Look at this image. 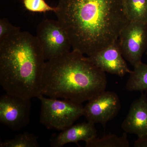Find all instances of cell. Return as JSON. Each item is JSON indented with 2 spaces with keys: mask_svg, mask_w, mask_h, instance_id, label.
I'll return each instance as SVG.
<instances>
[{
  "mask_svg": "<svg viewBox=\"0 0 147 147\" xmlns=\"http://www.w3.org/2000/svg\"><path fill=\"white\" fill-rule=\"evenodd\" d=\"M146 55H147V50H146Z\"/></svg>",
  "mask_w": 147,
  "mask_h": 147,
  "instance_id": "d6986e66",
  "label": "cell"
},
{
  "mask_svg": "<svg viewBox=\"0 0 147 147\" xmlns=\"http://www.w3.org/2000/svg\"><path fill=\"white\" fill-rule=\"evenodd\" d=\"M105 72L72 50L46 62L41 94L82 103L105 91Z\"/></svg>",
  "mask_w": 147,
  "mask_h": 147,
  "instance_id": "3957f363",
  "label": "cell"
},
{
  "mask_svg": "<svg viewBox=\"0 0 147 147\" xmlns=\"http://www.w3.org/2000/svg\"><path fill=\"white\" fill-rule=\"evenodd\" d=\"M127 82L126 89L130 91L147 90V64L142 62L134 67Z\"/></svg>",
  "mask_w": 147,
  "mask_h": 147,
  "instance_id": "4fadbf2b",
  "label": "cell"
},
{
  "mask_svg": "<svg viewBox=\"0 0 147 147\" xmlns=\"http://www.w3.org/2000/svg\"><path fill=\"white\" fill-rule=\"evenodd\" d=\"M123 6L129 22L147 25V0H123Z\"/></svg>",
  "mask_w": 147,
  "mask_h": 147,
  "instance_id": "7c38bea8",
  "label": "cell"
},
{
  "mask_svg": "<svg viewBox=\"0 0 147 147\" xmlns=\"http://www.w3.org/2000/svg\"><path fill=\"white\" fill-rule=\"evenodd\" d=\"M25 8L28 11L37 13L53 11L56 13L57 7L50 6L45 0H23Z\"/></svg>",
  "mask_w": 147,
  "mask_h": 147,
  "instance_id": "2e32d148",
  "label": "cell"
},
{
  "mask_svg": "<svg viewBox=\"0 0 147 147\" xmlns=\"http://www.w3.org/2000/svg\"><path fill=\"white\" fill-rule=\"evenodd\" d=\"M95 124L89 121L71 125L61 131L50 139V145L53 147H62L69 143H76L79 141L85 142L97 137V130Z\"/></svg>",
  "mask_w": 147,
  "mask_h": 147,
  "instance_id": "8fae6325",
  "label": "cell"
},
{
  "mask_svg": "<svg viewBox=\"0 0 147 147\" xmlns=\"http://www.w3.org/2000/svg\"><path fill=\"white\" fill-rule=\"evenodd\" d=\"M20 31V28L13 26L7 18L0 19V42Z\"/></svg>",
  "mask_w": 147,
  "mask_h": 147,
  "instance_id": "e0dca14e",
  "label": "cell"
},
{
  "mask_svg": "<svg viewBox=\"0 0 147 147\" xmlns=\"http://www.w3.org/2000/svg\"><path fill=\"white\" fill-rule=\"evenodd\" d=\"M121 128L127 133L136 134L138 138L147 137V97L142 94L131 103Z\"/></svg>",
  "mask_w": 147,
  "mask_h": 147,
  "instance_id": "30bf717a",
  "label": "cell"
},
{
  "mask_svg": "<svg viewBox=\"0 0 147 147\" xmlns=\"http://www.w3.org/2000/svg\"><path fill=\"white\" fill-rule=\"evenodd\" d=\"M127 133L121 137L114 134L104 135L100 138L97 137L86 142L87 147H129Z\"/></svg>",
  "mask_w": 147,
  "mask_h": 147,
  "instance_id": "5bb4252c",
  "label": "cell"
},
{
  "mask_svg": "<svg viewBox=\"0 0 147 147\" xmlns=\"http://www.w3.org/2000/svg\"><path fill=\"white\" fill-rule=\"evenodd\" d=\"M30 99L6 93L0 98V122L13 131L25 127L30 121Z\"/></svg>",
  "mask_w": 147,
  "mask_h": 147,
  "instance_id": "52a82bcc",
  "label": "cell"
},
{
  "mask_svg": "<svg viewBox=\"0 0 147 147\" xmlns=\"http://www.w3.org/2000/svg\"><path fill=\"white\" fill-rule=\"evenodd\" d=\"M36 36L20 31L0 42V84L6 93L26 99L41 94L46 64Z\"/></svg>",
  "mask_w": 147,
  "mask_h": 147,
  "instance_id": "7a4b0ae2",
  "label": "cell"
},
{
  "mask_svg": "<svg viewBox=\"0 0 147 147\" xmlns=\"http://www.w3.org/2000/svg\"><path fill=\"white\" fill-rule=\"evenodd\" d=\"M135 147H147V137L138 138L134 143Z\"/></svg>",
  "mask_w": 147,
  "mask_h": 147,
  "instance_id": "ac0fdd59",
  "label": "cell"
},
{
  "mask_svg": "<svg viewBox=\"0 0 147 147\" xmlns=\"http://www.w3.org/2000/svg\"><path fill=\"white\" fill-rule=\"evenodd\" d=\"M120 109L118 95L105 90L88 101L84 106V116L88 121L105 125L117 115Z\"/></svg>",
  "mask_w": 147,
  "mask_h": 147,
  "instance_id": "ba28073f",
  "label": "cell"
},
{
  "mask_svg": "<svg viewBox=\"0 0 147 147\" xmlns=\"http://www.w3.org/2000/svg\"><path fill=\"white\" fill-rule=\"evenodd\" d=\"M38 137L29 132H24L16 135L12 139L0 143L1 147H38Z\"/></svg>",
  "mask_w": 147,
  "mask_h": 147,
  "instance_id": "9a60e30c",
  "label": "cell"
},
{
  "mask_svg": "<svg viewBox=\"0 0 147 147\" xmlns=\"http://www.w3.org/2000/svg\"><path fill=\"white\" fill-rule=\"evenodd\" d=\"M36 36L46 61L69 53L72 48L68 34L58 20H42L37 28Z\"/></svg>",
  "mask_w": 147,
  "mask_h": 147,
  "instance_id": "5b68a950",
  "label": "cell"
},
{
  "mask_svg": "<svg viewBox=\"0 0 147 147\" xmlns=\"http://www.w3.org/2000/svg\"><path fill=\"white\" fill-rule=\"evenodd\" d=\"M88 57L105 72L122 77L131 71L125 60L118 40Z\"/></svg>",
  "mask_w": 147,
  "mask_h": 147,
  "instance_id": "9c48e42d",
  "label": "cell"
},
{
  "mask_svg": "<svg viewBox=\"0 0 147 147\" xmlns=\"http://www.w3.org/2000/svg\"><path fill=\"white\" fill-rule=\"evenodd\" d=\"M37 98L41 103L40 122L48 129L62 131L84 116V107L82 103L47 98L42 94Z\"/></svg>",
  "mask_w": 147,
  "mask_h": 147,
  "instance_id": "277c9868",
  "label": "cell"
},
{
  "mask_svg": "<svg viewBox=\"0 0 147 147\" xmlns=\"http://www.w3.org/2000/svg\"><path fill=\"white\" fill-rule=\"evenodd\" d=\"M118 42L124 59L133 67L137 65L147 50V25L129 22L122 30Z\"/></svg>",
  "mask_w": 147,
  "mask_h": 147,
  "instance_id": "8992f818",
  "label": "cell"
},
{
  "mask_svg": "<svg viewBox=\"0 0 147 147\" xmlns=\"http://www.w3.org/2000/svg\"><path fill=\"white\" fill-rule=\"evenodd\" d=\"M57 7L72 50L88 56L117 41L129 22L123 0H59Z\"/></svg>",
  "mask_w": 147,
  "mask_h": 147,
  "instance_id": "6da1fadb",
  "label": "cell"
}]
</instances>
